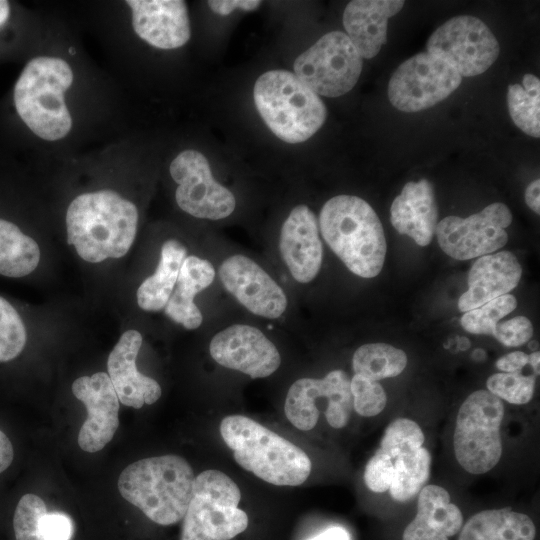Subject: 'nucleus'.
Instances as JSON below:
<instances>
[{"label": "nucleus", "instance_id": "obj_7", "mask_svg": "<svg viewBox=\"0 0 540 540\" xmlns=\"http://www.w3.org/2000/svg\"><path fill=\"white\" fill-rule=\"evenodd\" d=\"M240 499L239 487L225 473L201 472L194 480L180 540H231L245 531L248 516L238 508Z\"/></svg>", "mask_w": 540, "mask_h": 540}, {"label": "nucleus", "instance_id": "obj_9", "mask_svg": "<svg viewBox=\"0 0 540 540\" xmlns=\"http://www.w3.org/2000/svg\"><path fill=\"white\" fill-rule=\"evenodd\" d=\"M362 64L348 36L332 31L296 58L294 72L317 95L338 97L355 86Z\"/></svg>", "mask_w": 540, "mask_h": 540}, {"label": "nucleus", "instance_id": "obj_8", "mask_svg": "<svg viewBox=\"0 0 540 540\" xmlns=\"http://www.w3.org/2000/svg\"><path fill=\"white\" fill-rule=\"evenodd\" d=\"M504 404L488 390H477L462 403L453 437L458 463L467 472L483 474L491 470L502 455L500 425Z\"/></svg>", "mask_w": 540, "mask_h": 540}, {"label": "nucleus", "instance_id": "obj_18", "mask_svg": "<svg viewBox=\"0 0 540 540\" xmlns=\"http://www.w3.org/2000/svg\"><path fill=\"white\" fill-rule=\"evenodd\" d=\"M279 250L297 282L309 283L317 276L323 247L317 218L308 206L298 205L289 213L281 228Z\"/></svg>", "mask_w": 540, "mask_h": 540}, {"label": "nucleus", "instance_id": "obj_19", "mask_svg": "<svg viewBox=\"0 0 540 540\" xmlns=\"http://www.w3.org/2000/svg\"><path fill=\"white\" fill-rule=\"evenodd\" d=\"M132 26L145 42L159 49H175L190 38L187 5L181 0H127Z\"/></svg>", "mask_w": 540, "mask_h": 540}, {"label": "nucleus", "instance_id": "obj_17", "mask_svg": "<svg viewBox=\"0 0 540 540\" xmlns=\"http://www.w3.org/2000/svg\"><path fill=\"white\" fill-rule=\"evenodd\" d=\"M72 393L87 410L78 434L79 447L89 453L102 450L119 426V399L108 374L97 372L77 378Z\"/></svg>", "mask_w": 540, "mask_h": 540}, {"label": "nucleus", "instance_id": "obj_34", "mask_svg": "<svg viewBox=\"0 0 540 540\" xmlns=\"http://www.w3.org/2000/svg\"><path fill=\"white\" fill-rule=\"evenodd\" d=\"M424 434L419 425L407 418H398L386 428L381 440L380 450L393 460L422 447Z\"/></svg>", "mask_w": 540, "mask_h": 540}, {"label": "nucleus", "instance_id": "obj_12", "mask_svg": "<svg viewBox=\"0 0 540 540\" xmlns=\"http://www.w3.org/2000/svg\"><path fill=\"white\" fill-rule=\"evenodd\" d=\"M512 222L510 209L492 203L467 218L448 216L436 226L440 248L457 260L488 255L502 248L508 240L505 228Z\"/></svg>", "mask_w": 540, "mask_h": 540}, {"label": "nucleus", "instance_id": "obj_16", "mask_svg": "<svg viewBox=\"0 0 540 540\" xmlns=\"http://www.w3.org/2000/svg\"><path fill=\"white\" fill-rule=\"evenodd\" d=\"M224 288L255 315L275 319L287 308V297L272 277L252 259L236 254L219 267Z\"/></svg>", "mask_w": 540, "mask_h": 540}, {"label": "nucleus", "instance_id": "obj_24", "mask_svg": "<svg viewBox=\"0 0 540 540\" xmlns=\"http://www.w3.org/2000/svg\"><path fill=\"white\" fill-rule=\"evenodd\" d=\"M463 526L460 509L440 486L427 485L419 492L417 514L407 525L402 540H448Z\"/></svg>", "mask_w": 540, "mask_h": 540}, {"label": "nucleus", "instance_id": "obj_5", "mask_svg": "<svg viewBox=\"0 0 540 540\" xmlns=\"http://www.w3.org/2000/svg\"><path fill=\"white\" fill-rule=\"evenodd\" d=\"M73 78L70 65L58 57H35L22 70L14 87L15 108L41 139L56 141L70 132L72 118L64 94Z\"/></svg>", "mask_w": 540, "mask_h": 540}, {"label": "nucleus", "instance_id": "obj_2", "mask_svg": "<svg viewBox=\"0 0 540 540\" xmlns=\"http://www.w3.org/2000/svg\"><path fill=\"white\" fill-rule=\"evenodd\" d=\"M321 234L345 266L362 278L382 270L387 245L380 219L362 198L338 195L329 199L319 216Z\"/></svg>", "mask_w": 540, "mask_h": 540}, {"label": "nucleus", "instance_id": "obj_41", "mask_svg": "<svg viewBox=\"0 0 540 540\" xmlns=\"http://www.w3.org/2000/svg\"><path fill=\"white\" fill-rule=\"evenodd\" d=\"M526 365L528 355L522 351L508 353L496 361V367L505 373L521 371Z\"/></svg>", "mask_w": 540, "mask_h": 540}, {"label": "nucleus", "instance_id": "obj_45", "mask_svg": "<svg viewBox=\"0 0 540 540\" xmlns=\"http://www.w3.org/2000/svg\"><path fill=\"white\" fill-rule=\"evenodd\" d=\"M539 361H540V353L539 351H535L528 355V364L532 367L534 375H539Z\"/></svg>", "mask_w": 540, "mask_h": 540}, {"label": "nucleus", "instance_id": "obj_32", "mask_svg": "<svg viewBox=\"0 0 540 540\" xmlns=\"http://www.w3.org/2000/svg\"><path fill=\"white\" fill-rule=\"evenodd\" d=\"M46 511V505L39 496L31 493L23 495L13 517L16 540H53L42 524Z\"/></svg>", "mask_w": 540, "mask_h": 540}, {"label": "nucleus", "instance_id": "obj_37", "mask_svg": "<svg viewBox=\"0 0 540 540\" xmlns=\"http://www.w3.org/2000/svg\"><path fill=\"white\" fill-rule=\"evenodd\" d=\"M393 476V459L382 450H377L365 467L364 481L366 486L373 492H385L389 490Z\"/></svg>", "mask_w": 540, "mask_h": 540}, {"label": "nucleus", "instance_id": "obj_28", "mask_svg": "<svg viewBox=\"0 0 540 540\" xmlns=\"http://www.w3.org/2000/svg\"><path fill=\"white\" fill-rule=\"evenodd\" d=\"M407 365L406 353L386 343H368L353 354L355 374L379 381L399 375Z\"/></svg>", "mask_w": 540, "mask_h": 540}, {"label": "nucleus", "instance_id": "obj_40", "mask_svg": "<svg viewBox=\"0 0 540 540\" xmlns=\"http://www.w3.org/2000/svg\"><path fill=\"white\" fill-rule=\"evenodd\" d=\"M207 3L211 10L219 15H228L235 9L255 10L261 4L255 0H212Z\"/></svg>", "mask_w": 540, "mask_h": 540}, {"label": "nucleus", "instance_id": "obj_31", "mask_svg": "<svg viewBox=\"0 0 540 540\" xmlns=\"http://www.w3.org/2000/svg\"><path fill=\"white\" fill-rule=\"evenodd\" d=\"M28 340L27 327L19 310L0 295V363L15 360Z\"/></svg>", "mask_w": 540, "mask_h": 540}, {"label": "nucleus", "instance_id": "obj_14", "mask_svg": "<svg viewBox=\"0 0 540 540\" xmlns=\"http://www.w3.org/2000/svg\"><path fill=\"white\" fill-rule=\"evenodd\" d=\"M170 174L178 184L176 202L186 213L219 220L234 211V195L213 178L208 160L200 152L188 149L178 154L170 164Z\"/></svg>", "mask_w": 540, "mask_h": 540}, {"label": "nucleus", "instance_id": "obj_23", "mask_svg": "<svg viewBox=\"0 0 540 540\" xmlns=\"http://www.w3.org/2000/svg\"><path fill=\"white\" fill-rule=\"evenodd\" d=\"M399 0H355L347 4L343 25L359 55L370 59L377 55L387 37L388 19L402 9Z\"/></svg>", "mask_w": 540, "mask_h": 540}, {"label": "nucleus", "instance_id": "obj_3", "mask_svg": "<svg viewBox=\"0 0 540 540\" xmlns=\"http://www.w3.org/2000/svg\"><path fill=\"white\" fill-rule=\"evenodd\" d=\"M195 476L178 455L144 458L128 465L118 479L121 496L151 521L167 526L183 519L192 498Z\"/></svg>", "mask_w": 540, "mask_h": 540}, {"label": "nucleus", "instance_id": "obj_36", "mask_svg": "<svg viewBox=\"0 0 540 540\" xmlns=\"http://www.w3.org/2000/svg\"><path fill=\"white\" fill-rule=\"evenodd\" d=\"M350 389L353 397V408L359 415L372 417L378 415L385 408L386 393L378 381L354 374L350 379Z\"/></svg>", "mask_w": 540, "mask_h": 540}, {"label": "nucleus", "instance_id": "obj_44", "mask_svg": "<svg viewBox=\"0 0 540 540\" xmlns=\"http://www.w3.org/2000/svg\"><path fill=\"white\" fill-rule=\"evenodd\" d=\"M309 540H350V536L344 528L333 526Z\"/></svg>", "mask_w": 540, "mask_h": 540}, {"label": "nucleus", "instance_id": "obj_4", "mask_svg": "<svg viewBox=\"0 0 540 540\" xmlns=\"http://www.w3.org/2000/svg\"><path fill=\"white\" fill-rule=\"evenodd\" d=\"M220 433L236 462L268 483L298 486L310 475L311 461L302 449L249 417H225Z\"/></svg>", "mask_w": 540, "mask_h": 540}, {"label": "nucleus", "instance_id": "obj_1", "mask_svg": "<svg viewBox=\"0 0 540 540\" xmlns=\"http://www.w3.org/2000/svg\"><path fill=\"white\" fill-rule=\"evenodd\" d=\"M137 225L135 204L113 190L83 193L66 212L67 242L90 263L123 257L134 242Z\"/></svg>", "mask_w": 540, "mask_h": 540}, {"label": "nucleus", "instance_id": "obj_46", "mask_svg": "<svg viewBox=\"0 0 540 540\" xmlns=\"http://www.w3.org/2000/svg\"><path fill=\"white\" fill-rule=\"evenodd\" d=\"M10 14V5L8 1L0 0V27L7 21Z\"/></svg>", "mask_w": 540, "mask_h": 540}, {"label": "nucleus", "instance_id": "obj_21", "mask_svg": "<svg viewBox=\"0 0 540 540\" xmlns=\"http://www.w3.org/2000/svg\"><path fill=\"white\" fill-rule=\"evenodd\" d=\"M522 267L516 256L500 251L481 256L468 274V290L458 301L461 312H467L505 294L519 283Z\"/></svg>", "mask_w": 540, "mask_h": 540}, {"label": "nucleus", "instance_id": "obj_35", "mask_svg": "<svg viewBox=\"0 0 540 540\" xmlns=\"http://www.w3.org/2000/svg\"><path fill=\"white\" fill-rule=\"evenodd\" d=\"M486 386L501 400L516 405L526 404L535 391V375H523L521 371L496 373L488 378Z\"/></svg>", "mask_w": 540, "mask_h": 540}, {"label": "nucleus", "instance_id": "obj_20", "mask_svg": "<svg viewBox=\"0 0 540 540\" xmlns=\"http://www.w3.org/2000/svg\"><path fill=\"white\" fill-rule=\"evenodd\" d=\"M142 345L137 330H127L119 338L107 360L108 376L119 402L135 409L155 403L162 394L159 383L137 370L136 359Z\"/></svg>", "mask_w": 540, "mask_h": 540}, {"label": "nucleus", "instance_id": "obj_11", "mask_svg": "<svg viewBox=\"0 0 540 540\" xmlns=\"http://www.w3.org/2000/svg\"><path fill=\"white\" fill-rule=\"evenodd\" d=\"M427 51L447 61L460 76L485 72L499 55V44L480 19L468 15L454 17L430 36Z\"/></svg>", "mask_w": 540, "mask_h": 540}, {"label": "nucleus", "instance_id": "obj_22", "mask_svg": "<svg viewBox=\"0 0 540 540\" xmlns=\"http://www.w3.org/2000/svg\"><path fill=\"white\" fill-rule=\"evenodd\" d=\"M390 219L399 234L409 236L419 246L429 245L438 221L432 184L426 179L406 183L391 205Z\"/></svg>", "mask_w": 540, "mask_h": 540}, {"label": "nucleus", "instance_id": "obj_39", "mask_svg": "<svg viewBox=\"0 0 540 540\" xmlns=\"http://www.w3.org/2000/svg\"><path fill=\"white\" fill-rule=\"evenodd\" d=\"M42 524L53 540H70L74 534V523L65 513L46 511L42 516Z\"/></svg>", "mask_w": 540, "mask_h": 540}, {"label": "nucleus", "instance_id": "obj_6", "mask_svg": "<svg viewBox=\"0 0 540 540\" xmlns=\"http://www.w3.org/2000/svg\"><path fill=\"white\" fill-rule=\"evenodd\" d=\"M258 112L281 140L300 143L313 136L326 120L320 97L286 70L262 74L253 90Z\"/></svg>", "mask_w": 540, "mask_h": 540}, {"label": "nucleus", "instance_id": "obj_43", "mask_svg": "<svg viewBox=\"0 0 540 540\" xmlns=\"http://www.w3.org/2000/svg\"><path fill=\"white\" fill-rule=\"evenodd\" d=\"M539 191V179L532 181L525 190V202L528 207L537 214L540 212Z\"/></svg>", "mask_w": 540, "mask_h": 540}, {"label": "nucleus", "instance_id": "obj_42", "mask_svg": "<svg viewBox=\"0 0 540 540\" xmlns=\"http://www.w3.org/2000/svg\"><path fill=\"white\" fill-rule=\"evenodd\" d=\"M14 457L13 446L6 434L0 430V473L5 471L12 463Z\"/></svg>", "mask_w": 540, "mask_h": 540}, {"label": "nucleus", "instance_id": "obj_30", "mask_svg": "<svg viewBox=\"0 0 540 540\" xmlns=\"http://www.w3.org/2000/svg\"><path fill=\"white\" fill-rule=\"evenodd\" d=\"M507 103L515 125L526 134L540 136V81L532 74L523 77L522 84L509 85Z\"/></svg>", "mask_w": 540, "mask_h": 540}, {"label": "nucleus", "instance_id": "obj_27", "mask_svg": "<svg viewBox=\"0 0 540 540\" xmlns=\"http://www.w3.org/2000/svg\"><path fill=\"white\" fill-rule=\"evenodd\" d=\"M187 250L178 240L169 239L161 247L160 260L153 275L137 290V303L145 311L165 308L174 290Z\"/></svg>", "mask_w": 540, "mask_h": 540}, {"label": "nucleus", "instance_id": "obj_38", "mask_svg": "<svg viewBox=\"0 0 540 540\" xmlns=\"http://www.w3.org/2000/svg\"><path fill=\"white\" fill-rule=\"evenodd\" d=\"M492 335L503 345L517 347L527 343L533 335V325L525 316H516L498 323Z\"/></svg>", "mask_w": 540, "mask_h": 540}, {"label": "nucleus", "instance_id": "obj_26", "mask_svg": "<svg viewBox=\"0 0 540 540\" xmlns=\"http://www.w3.org/2000/svg\"><path fill=\"white\" fill-rule=\"evenodd\" d=\"M535 535L529 516L503 508L473 515L462 526L458 540H534Z\"/></svg>", "mask_w": 540, "mask_h": 540}, {"label": "nucleus", "instance_id": "obj_10", "mask_svg": "<svg viewBox=\"0 0 540 540\" xmlns=\"http://www.w3.org/2000/svg\"><path fill=\"white\" fill-rule=\"evenodd\" d=\"M462 77L444 59L428 52L403 62L388 85L390 102L404 112L427 109L455 91Z\"/></svg>", "mask_w": 540, "mask_h": 540}, {"label": "nucleus", "instance_id": "obj_25", "mask_svg": "<svg viewBox=\"0 0 540 540\" xmlns=\"http://www.w3.org/2000/svg\"><path fill=\"white\" fill-rule=\"evenodd\" d=\"M214 278L215 270L208 260L194 255L186 256L174 290L164 308L165 314L186 329L198 328L203 316L194 303V298L209 287Z\"/></svg>", "mask_w": 540, "mask_h": 540}, {"label": "nucleus", "instance_id": "obj_29", "mask_svg": "<svg viewBox=\"0 0 540 540\" xmlns=\"http://www.w3.org/2000/svg\"><path fill=\"white\" fill-rule=\"evenodd\" d=\"M394 476L389 491L391 497L406 502L419 494L430 476L431 455L420 447L393 460Z\"/></svg>", "mask_w": 540, "mask_h": 540}, {"label": "nucleus", "instance_id": "obj_33", "mask_svg": "<svg viewBox=\"0 0 540 540\" xmlns=\"http://www.w3.org/2000/svg\"><path fill=\"white\" fill-rule=\"evenodd\" d=\"M517 306L512 294L499 296L482 306L467 311L461 318L462 327L473 334L492 335L499 321Z\"/></svg>", "mask_w": 540, "mask_h": 540}, {"label": "nucleus", "instance_id": "obj_13", "mask_svg": "<svg viewBox=\"0 0 540 540\" xmlns=\"http://www.w3.org/2000/svg\"><path fill=\"white\" fill-rule=\"evenodd\" d=\"M325 401L327 422L333 428L344 427L353 408L350 379L343 370H333L324 378H301L288 390L284 411L296 428L309 431L316 425L320 410L317 402Z\"/></svg>", "mask_w": 540, "mask_h": 540}, {"label": "nucleus", "instance_id": "obj_15", "mask_svg": "<svg viewBox=\"0 0 540 540\" xmlns=\"http://www.w3.org/2000/svg\"><path fill=\"white\" fill-rule=\"evenodd\" d=\"M209 351L218 364L253 379L270 376L281 363L274 343L259 329L245 324H235L217 333Z\"/></svg>", "mask_w": 540, "mask_h": 540}]
</instances>
